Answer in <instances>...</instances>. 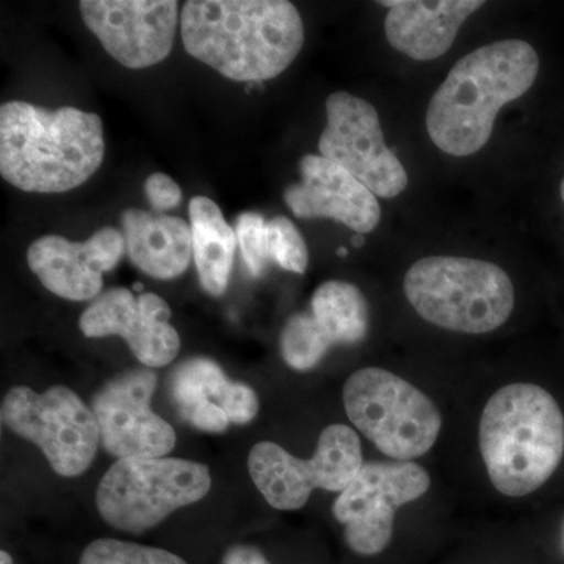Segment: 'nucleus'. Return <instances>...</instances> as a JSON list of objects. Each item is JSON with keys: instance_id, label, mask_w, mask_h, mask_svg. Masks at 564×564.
I'll return each mask as SVG.
<instances>
[{"instance_id": "f257e3e1", "label": "nucleus", "mask_w": 564, "mask_h": 564, "mask_svg": "<svg viewBox=\"0 0 564 564\" xmlns=\"http://www.w3.org/2000/svg\"><path fill=\"white\" fill-rule=\"evenodd\" d=\"M181 33L192 57L236 82L280 76L304 44L302 17L288 0H188Z\"/></svg>"}, {"instance_id": "f03ea898", "label": "nucleus", "mask_w": 564, "mask_h": 564, "mask_svg": "<svg viewBox=\"0 0 564 564\" xmlns=\"http://www.w3.org/2000/svg\"><path fill=\"white\" fill-rule=\"evenodd\" d=\"M538 73L540 57L522 40L496 41L456 62L426 110L434 147L455 158L484 150L499 111L522 98Z\"/></svg>"}, {"instance_id": "7ed1b4c3", "label": "nucleus", "mask_w": 564, "mask_h": 564, "mask_svg": "<svg viewBox=\"0 0 564 564\" xmlns=\"http://www.w3.org/2000/svg\"><path fill=\"white\" fill-rule=\"evenodd\" d=\"M104 154L102 120L96 113L22 101L0 107V174L20 191H73L98 172Z\"/></svg>"}, {"instance_id": "20e7f679", "label": "nucleus", "mask_w": 564, "mask_h": 564, "mask_svg": "<svg viewBox=\"0 0 564 564\" xmlns=\"http://www.w3.org/2000/svg\"><path fill=\"white\" fill-rule=\"evenodd\" d=\"M478 441L494 488L508 497L529 496L562 463V408L541 386H503L486 403Z\"/></svg>"}, {"instance_id": "39448f33", "label": "nucleus", "mask_w": 564, "mask_h": 564, "mask_svg": "<svg viewBox=\"0 0 564 564\" xmlns=\"http://www.w3.org/2000/svg\"><path fill=\"white\" fill-rule=\"evenodd\" d=\"M403 289L423 321L448 332H496L514 310L513 281L481 259L429 256L410 267Z\"/></svg>"}, {"instance_id": "423d86ee", "label": "nucleus", "mask_w": 564, "mask_h": 564, "mask_svg": "<svg viewBox=\"0 0 564 564\" xmlns=\"http://www.w3.org/2000/svg\"><path fill=\"white\" fill-rule=\"evenodd\" d=\"M344 406L352 425L397 462L429 454L443 429V415L426 393L380 367H364L348 378Z\"/></svg>"}, {"instance_id": "0eeeda50", "label": "nucleus", "mask_w": 564, "mask_h": 564, "mask_svg": "<svg viewBox=\"0 0 564 564\" xmlns=\"http://www.w3.org/2000/svg\"><path fill=\"white\" fill-rule=\"evenodd\" d=\"M209 469L188 459H118L99 481L96 507L115 530L143 533L210 491Z\"/></svg>"}, {"instance_id": "6e6552de", "label": "nucleus", "mask_w": 564, "mask_h": 564, "mask_svg": "<svg viewBox=\"0 0 564 564\" xmlns=\"http://www.w3.org/2000/svg\"><path fill=\"white\" fill-rule=\"evenodd\" d=\"M0 415L3 425L35 444L62 477L87 473L101 444L91 408L65 386L44 393L17 386L3 397Z\"/></svg>"}, {"instance_id": "1a4fd4ad", "label": "nucleus", "mask_w": 564, "mask_h": 564, "mask_svg": "<svg viewBox=\"0 0 564 564\" xmlns=\"http://www.w3.org/2000/svg\"><path fill=\"white\" fill-rule=\"evenodd\" d=\"M362 466L358 433L343 423L323 430L310 459L296 458L274 443L256 444L248 456L256 488L281 511L300 510L314 489L343 492Z\"/></svg>"}, {"instance_id": "9d476101", "label": "nucleus", "mask_w": 564, "mask_h": 564, "mask_svg": "<svg viewBox=\"0 0 564 564\" xmlns=\"http://www.w3.org/2000/svg\"><path fill=\"white\" fill-rule=\"evenodd\" d=\"M430 486V474L413 462L364 464L333 505L348 547L364 556L381 554L391 544L397 508L421 499Z\"/></svg>"}, {"instance_id": "9b49d317", "label": "nucleus", "mask_w": 564, "mask_h": 564, "mask_svg": "<svg viewBox=\"0 0 564 564\" xmlns=\"http://www.w3.org/2000/svg\"><path fill=\"white\" fill-rule=\"evenodd\" d=\"M326 120L318 140L323 158L343 166L375 196L395 198L406 191V169L386 144L372 104L351 93H333L326 99Z\"/></svg>"}, {"instance_id": "f8f14e48", "label": "nucleus", "mask_w": 564, "mask_h": 564, "mask_svg": "<svg viewBox=\"0 0 564 564\" xmlns=\"http://www.w3.org/2000/svg\"><path fill=\"white\" fill-rule=\"evenodd\" d=\"M158 375L150 367L117 375L93 397L101 445L118 459L162 458L176 445L169 422L151 410Z\"/></svg>"}, {"instance_id": "ddd939ff", "label": "nucleus", "mask_w": 564, "mask_h": 564, "mask_svg": "<svg viewBox=\"0 0 564 564\" xmlns=\"http://www.w3.org/2000/svg\"><path fill=\"white\" fill-rule=\"evenodd\" d=\"M82 20L115 61L150 68L169 57L180 3L174 0H84Z\"/></svg>"}, {"instance_id": "4468645a", "label": "nucleus", "mask_w": 564, "mask_h": 564, "mask_svg": "<svg viewBox=\"0 0 564 564\" xmlns=\"http://www.w3.org/2000/svg\"><path fill=\"white\" fill-rule=\"evenodd\" d=\"M172 311L155 293L135 295L124 288L101 293L82 314L79 328L85 337L118 336L128 343L144 367L158 369L176 358L181 337L170 323Z\"/></svg>"}, {"instance_id": "2eb2a0df", "label": "nucleus", "mask_w": 564, "mask_h": 564, "mask_svg": "<svg viewBox=\"0 0 564 564\" xmlns=\"http://www.w3.org/2000/svg\"><path fill=\"white\" fill-rule=\"evenodd\" d=\"M124 252L122 234L102 228L84 243L40 237L29 247L28 262L47 291L70 302H87L101 295L102 274L113 270Z\"/></svg>"}, {"instance_id": "dca6fc26", "label": "nucleus", "mask_w": 564, "mask_h": 564, "mask_svg": "<svg viewBox=\"0 0 564 564\" xmlns=\"http://www.w3.org/2000/svg\"><path fill=\"white\" fill-rule=\"evenodd\" d=\"M302 181L284 191V202L299 218H329L356 234L372 232L381 220V207L362 182L323 155L306 154L300 161Z\"/></svg>"}, {"instance_id": "f3484780", "label": "nucleus", "mask_w": 564, "mask_h": 564, "mask_svg": "<svg viewBox=\"0 0 564 564\" xmlns=\"http://www.w3.org/2000/svg\"><path fill=\"white\" fill-rule=\"evenodd\" d=\"M388 7L384 33L393 50L417 62L443 57L464 22L485 6L484 0H393Z\"/></svg>"}, {"instance_id": "a211bd4d", "label": "nucleus", "mask_w": 564, "mask_h": 564, "mask_svg": "<svg viewBox=\"0 0 564 564\" xmlns=\"http://www.w3.org/2000/svg\"><path fill=\"white\" fill-rule=\"evenodd\" d=\"M126 252L133 265L155 280L185 273L193 256L192 228L170 215L126 209L121 215Z\"/></svg>"}, {"instance_id": "6ab92c4d", "label": "nucleus", "mask_w": 564, "mask_h": 564, "mask_svg": "<svg viewBox=\"0 0 564 564\" xmlns=\"http://www.w3.org/2000/svg\"><path fill=\"white\" fill-rule=\"evenodd\" d=\"M193 258L204 291L214 296L226 292L236 254V231L223 217L220 207L207 196L191 202Z\"/></svg>"}, {"instance_id": "aec40b11", "label": "nucleus", "mask_w": 564, "mask_h": 564, "mask_svg": "<svg viewBox=\"0 0 564 564\" xmlns=\"http://www.w3.org/2000/svg\"><path fill=\"white\" fill-rule=\"evenodd\" d=\"M310 313L333 347L359 344L369 334V303L351 282H323L311 299Z\"/></svg>"}, {"instance_id": "412c9836", "label": "nucleus", "mask_w": 564, "mask_h": 564, "mask_svg": "<svg viewBox=\"0 0 564 564\" xmlns=\"http://www.w3.org/2000/svg\"><path fill=\"white\" fill-rule=\"evenodd\" d=\"M231 381L209 358H191L180 364L170 378V392L180 414L196 404H221Z\"/></svg>"}, {"instance_id": "4be33fe9", "label": "nucleus", "mask_w": 564, "mask_h": 564, "mask_svg": "<svg viewBox=\"0 0 564 564\" xmlns=\"http://www.w3.org/2000/svg\"><path fill=\"white\" fill-rule=\"evenodd\" d=\"M280 348L282 359L293 370L314 369L332 350L333 345L323 336L310 311L292 315L282 328Z\"/></svg>"}, {"instance_id": "5701e85b", "label": "nucleus", "mask_w": 564, "mask_h": 564, "mask_svg": "<svg viewBox=\"0 0 564 564\" xmlns=\"http://www.w3.org/2000/svg\"><path fill=\"white\" fill-rule=\"evenodd\" d=\"M79 564H188L184 558L165 551V549L150 547L128 543V541L102 540L93 541L82 552Z\"/></svg>"}, {"instance_id": "b1692460", "label": "nucleus", "mask_w": 564, "mask_h": 564, "mask_svg": "<svg viewBox=\"0 0 564 564\" xmlns=\"http://www.w3.org/2000/svg\"><path fill=\"white\" fill-rule=\"evenodd\" d=\"M270 261L288 272L303 274L310 263V251L302 232L289 218L274 217L269 221Z\"/></svg>"}, {"instance_id": "393cba45", "label": "nucleus", "mask_w": 564, "mask_h": 564, "mask_svg": "<svg viewBox=\"0 0 564 564\" xmlns=\"http://www.w3.org/2000/svg\"><path fill=\"white\" fill-rule=\"evenodd\" d=\"M236 236L248 270L261 276L270 262L269 221L258 212H242L236 220Z\"/></svg>"}, {"instance_id": "a878e982", "label": "nucleus", "mask_w": 564, "mask_h": 564, "mask_svg": "<svg viewBox=\"0 0 564 564\" xmlns=\"http://www.w3.org/2000/svg\"><path fill=\"white\" fill-rule=\"evenodd\" d=\"M220 406L229 417V422L236 425L250 423L259 413L258 393L250 386L243 383L229 384L225 399Z\"/></svg>"}, {"instance_id": "bb28decb", "label": "nucleus", "mask_w": 564, "mask_h": 564, "mask_svg": "<svg viewBox=\"0 0 564 564\" xmlns=\"http://www.w3.org/2000/svg\"><path fill=\"white\" fill-rule=\"evenodd\" d=\"M144 195L154 212H165L180 206L182 191L180 185L163 173H154L144 182Z\"/></svg>"}, {"instance_id": "cd10ccee", "label": "nucleus", "mask_w": 564, "mask_h": 564, "mask_svg": "<svg viewBox=\"0 0 564 564\" xmlns=\"http://www.w3.org/2000/svg\"><path fill=\"white\" fill-rule=\"evenodd\" d=\"M191 425L204 433H223L228 430L229 417L218 403L196 404L181 414Z\"/></svg>"}, {"instance_id": "c85d7f7f", "label": "nucleus", "mask_w": 564, "mask_h": 564, "mask_svg": "<svg viewBox=\"0 0 564 564\" xmlns=\"http://www.w3.org/2000/svg\"><path fill=\"white\" fill-rule=\"evenodd\" d=\"M221 564H272L254 545H232L223 555Z\"/></svg>"}, {"instance_id": "c756f323", "label": "nucleus", "mask_w": 564, "mask_h": 564, "mask_svg": "<svg viewBox=\"0 0 564 564\" xmlns=\"http://www.w3.org/2000/svg\"><path fill=\"white\" fill-rule=\"evenodd\" d=\"M364 242H366V239H364L362 234H356V236L351 239L352 247L356 248H361Z\"/></svg>"}, {"instance_id": "7c9ffc66", "label": "nucleus", "mask_w": 564, "mask_h": 564, "mask_svg": "<svg viewBox=\"0 0 564 564\" xmlns=\"http://www.w3.org/2000/svg\"><path fill=\"white\" fill-rule=\"evenodd\" d=\"M0 564H13V558L7 551L0 552Z\"/></svg>"}, {"instance_id": "2f4dec72", "label": "nucleus", "mask_w": 564, "mask_h": 564, "mask_svg": "<svg viewBox=\"0 0 564 564\" xmlns=\"http://www.w3.org/2000/svg\"><path fill=\"white\" fill-rule=\"evenodd\" d=\"M337 254H339L340 258H345V256H348L347 248H339V250H337Z\"/></svg>"}, {"instance_id": "473e14b6", "label": "nucleus", "mask_w": 564, "mask_h": 564, "mask_svg": "<svg viewBox=\"0 0 564 564\" xmlns=\"http://www.w3.org/2000/svg\"><path fill=\"white\" fill-rule=\"evenodd\" d=\"M560 193H562V199H563V203H564V177H563V181H562V185H560Z\"/></svg>"}, {"instance_id": "72a5a7b5", "label": "nucleus", "mask_w": 564, "mask_h": 564, "mask_svg": "<svg viewBox=\"0 0 564 564\" xmlns=\"http://www.w3.org/2000/svg\"><path fill=\"white\" fill-rule=\"evenodd\" d=\"M563 530H564V524H563ZM563 544H564V534H563Z\"/></svg>"}]
</instances>
